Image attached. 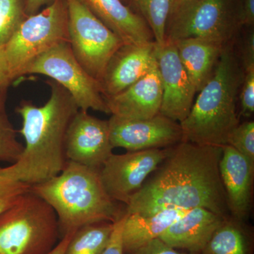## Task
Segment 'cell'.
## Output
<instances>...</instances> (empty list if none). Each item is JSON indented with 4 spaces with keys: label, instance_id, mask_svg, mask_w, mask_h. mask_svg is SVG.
<instances>
[{
    "label": "cell",
    "instance_id": "obj_1",
    "mask_svg": "<svg viewBox=\"0 0 254 254\" xmlns=\"http://www.w3.org/2000/svg\"><path fill=\"white\" fill-rule=\"evenodd\" d=\"M222 147L182 141L169 148L154 175L130 197L125 213L203 208L229 218L219 163Z\"/></svg>",
    "mask_w": 254,
    "mask_h": 254
},
{
    "label": "cell",
    "instance_id": "obj_2",
    "mask_svg": "<svg viewBox=\"0 0 254 254\" xmlns=\"http://www.w3.org/2000/svg\"><path fill=\"white\" fill-rule=\"evenodd\" d=\"M50 98L42 106L23 100L16 111L22 120L18 133L24 138L21 156L11 164L18 180L38 185L59 175L68 161L65 138L70 122L78 111L71 95L61 85L48 79Z\"/></svg>",
    "mask_w": 254,
    "mask_h": 254
},
{
    "label": "cell",
    "instance_id": "obj_3",
    "mask_svg": "<svg viewBox=\"0 0 254 254\" xmlns=\"http://www.w3.org/2000/svg\"><path fill=\"white\" fill-rule=\"evenodd\" d=\"M235 39L224 46L211 77L180 123L182 141L222 147L240 123L237 105L245 71L237 58Z\"/></svg>",
    "mask_w": 254,
    "mask_h": 254
},
{
    "label": "cell",
    "instance_id": "obj_4",
    "mask_svg": "<svg viewBox=\"0 0 254 254\" xmlns=\"http://www.w3.org/2000/svg\"><path fill=\"white\" fill-rule=\"evenodd\" d=\"M31 190L55 210L61 239L85 225L116 222L125 213L105 190L100 170L69 160L59 175Z\"/></svg>",
    "mask_w": 254,
    "mask_h": 254
},
{
    "label": "cell",
    "instance_id": "obj_5",
    "mask_svg": "<svg viewBox=\"0 0 254 254\" xmlns=\"http://www.w3.org/2000/svg\"><path fill=\"white\" fill-rule=\"evenodd\" d=\"M60 240L55 210L31 190L0 213V254H48Z\"/></svg>",
    "mask_w": 254,
    "mask_h": 254
},
{
    "label": "cell",
    "instance_id": "obj_6",
    "mask_svg": "<svg viewBox=\"0 0 254 254\" xmlns=\"http://www.w3.org/2000/svg\"><path fill=\"white\" fill-rule=\"evenodd\" d=\"M68 43L66 0H54L44 9L27 16L4 45L13 79L23 76L25 68L43 53Z\"/></svg>",
    "mask_w": 254,
    "mask_h": 254
},
{
    "label": "cell",
    "instance_id": "obj_7",
    "mask_svg": "<svg viewBox=\"0 0 254 254\" xmlns=\"http://www.w3.org/2000/svg\"><path fill=\"white\" fill-rule=\"evenodd\" d=\"M66 1L71 51L87 72L100 83L112 57L125 44L81 0Z\"/></svg>",
    "mask_w": 254,
    "mask_h": 254
},
{
    "label": "cell",
    "instance_id": "obj_8",
    "mask_svg": "<svg viewBox=\"0 0 254 254\" xmlns=\"http://www.w3.org/2000/svg\"><path fill=\"white\" fill-rule=\"evenodd\" d=\"M243 27L241 0H200L168 23L166 41L199 38L225 46Z\"/></svg>",
    "mask_w": 254,
    "mask_h": 254
},
{
    "label": "cell",
    "instance_id": "obj_9",
    "mask_svg": "<svg viewBox=\"0 0 254 254\" xmlns=\"http://www.w3.org/2000/svg\"><path fill=\"white\" fill-rule=\"evenodd\" d=\"M40 74L59 83L83 111L110 114L101 84L80 64L69 43H63L43 53L25 68L23 76Z\"/></svg>",
    "mask_w": 254,
    "mask_h": 254
},
{
    "label": "cell",
    "instance_id": "obj_10",
    "mask_svg": "<svg viewBox=\"0 0 254 254\" xmlns=\"http://www.w3.org/2000/svg\"><path fill=\"white\" fill-rule=\"evenodd\" d=\"M168 153L169 148L113 153L100 170L102 183L110 198L127 205Z\"/></svg>",
    "mask_w": 254,
    "mask_h": 254
},
{
    "label": "cell",
    "instance_id": "obj_11",
    "mask_svg": "<svg viewBox=\"0 0 254 254\" xmlns=\"http://www.w3.org/2000/svg\"><path fill=\"white\" fill-rule=\"evenodd\" d=\"M113 148L128 151L166 148L183 141L181 125L159 113L151 118L129 120L112 115L108 120Z\"/></svg>",
    "mask_w": 254,
    "mask_h": 254
},
{
    "label": "cell",
    "instance_id": "obj_12",
    "mask_svg": "<svg viewBox=\"0 0 254 254\" xmlns=\"http://www.w3.org/2000/svg\"><path fill=\"white\" fill-rule=\"evenodd\" d=\"M108 120L78 110L68 125L65 138L67 160L100 170L113 154Z\"/></svg>",
    "mask_w": 254,
    "mask_h": 254
},
{
    "label": "cell",
    "instance_id": "obj_13",
    "mask_svg": "<svg viewBox=\"0 0 254 254\" xmlns=\"http://www.w3.org/2000/svg\"><path fill=\"white\" fill-rule=\"evenodd\" d=\"M156 57L163 91L160 113L180 123L190 113L196 90L173 42L166 41L163 46L158 45Z\"/></svg>",
    "mask_w": 254,
    "mask_h": 254
},
{
    "label": "cell",
    "instance_id": "obj_14",
    "mask_svg": "<svg viewBox=\"0 0 254 254\" xmlns=\"http://www.w3.org/2000/svg\"><path fill=\"white\" fill-rule=\"evenodd\" d=\"M157 47L153 41L142 45H123L117 50L100 82L105 99L125 91L156 64Z\"/></svg>",
    "mask_w": 254,
    "mask_h": 254
},
{
    "label": "cell",
    "instance_id": "obj_15",
    "mask_svg": "<svg viewBox=\"0 0 254 254\" xmlns=\"http://www.w3.org/2000/svg\"><path fill=\"white\" fill-rule=\"evenodd\" d=\"M163 93L157 63L125 91L105 100L112 115L129 120H144L160 113Z\"/></svg>",
    "mask_w": 254,
    "mask_h": 254
},
{
    "label": "cell",
    "instance_id": "obj_16",
    "mask_svg": "<svg viewBox=\"0 0 254 254\" xmlns=\"http://www.w3.org/2000/svg\"><path fill=\"white\" fill-rule=\"evenodd\" d=\"M219 170L229 212L232 218L242 221L250 210L254 163L230 145H225L222 146Z\"/></svg>",
    "mask_w": 254,
    "mask_h": 254
},
{
    "label": "cell",
    "instance_id": "obj_17",
    "mask_svg": "<svg viewBox=\"0 0 254 254\" xmlns=\"http://www.w3.org/2000/svg\"><path fill=\"white\" fill-rule=\"evenodd\" d=\"M225 218L205 208L190 209L174 222L160 239L176 250L199 254Z\"/></svg>",
    "mask_w": 254,
    "mask_h": 254
},
{
    "label": "cell",
    "instance_id": "obj_18",
    "mask_svg": "<svg viewBox=\"0 0 254 254\" xmlns=\"http://www.w3.org/2000/svg\"><path fill=\"white\" fill-rule=\"evenodd\" d=\"M81 1L124 44L142 45L155 41L145 20L124 4L121 0Z\"/></svg>",
    "mask_w": 254,
    "mask_h": 254
},
{
    "label": "cell",
    "instance_id": "obj_19",
    "mask_svg": "<svg viewBox=\"0 0 254 254\" xmlns=\"http://www.w3.org/2000/svg\"><path fill=\"white\" fill-rule=\"evenodd\" d=\"M190 210L165 209L151 213H125L122 240L124 252L128 253L160 236Z\"/></svg>",
    "mask_w": 254,
    "mask_h": 254
},
{
    "label": "cell",
    "instance_id": "obj_20",
    "mask_svg": "<svg viewBox=\"0 0 254 254\" xmlns=\"http://www.w3.org/2000/svg\"><path fill=\"white\" fill-rule=\"evenodd\" d=\"M171 42L198 93L211 77L225 46L199 38Z\"/></svg>",
    "mask_w": 254,
    "mask_h": 254
},
{
    "label": "cell",
    "instance_id": "obj_21",
    "mask_svg": "<svg viewBox=\"0 0 254 254\" xmlns=\"http://www.w3.org/2000/svg\"><path fill=\"white\" fill-rule=\"evenodd\" d=\"M199 254H253L252 235L240 220L225 218Z\"/></svg>",
    "mask_w": 254,
    "mask_h": 254
},
{
    "label": "cell",
    "instance_id": "obj_22",
    "mask_svg": "<svg viewBox=\"0 0 254 254\" xmlns=\"http://www.w3.org/2000/svg\"><path fill=\"white\" fill-rule=\"evenodd\" d=\"M114 222L90 224L73 234L64 254H102L113 233Z\"/></svg>",
    "mask_w": 254,
    "mask_h": 254
},
{
    "label": "cell",
    "instance_id": "obj_23",
    "mask_svg": "<svg viewBox=\"0 0 254 254\" xmlns=\"http://www.w3.org/2000/svg\"><path fill=\"white\" fill-rule=\"evenodd\" d=\"M140 16L151 30L154 41L163 46L166 41L169 16L175 0H132Z\"/></svg>",
    "mask_w": 254,
    "mask_h": 254
},
{
    "label": "cell",
    "instance_id": "obj_24",
    "mask_svg": "<svg viewBox=\"0 0 254 254\" xmlns=\"http://www.w3.org/2000/svg\"><path fill=\"white\" fill-rule=\"evenodd\" d=\"M6 99L7 92L0 93V162L13 164L21 156L23 145L18 141L17 131L10 121Z\"/></svg>",
    "mask_w": 254,
    "mask_h": 254
},
{
    "label": "cell",
    "instance_id": "obj_25",
    "mask_svg": "<svg viewBox=\"0 0 254 254\" xmlns=\"http://www.w3.org/2000/svg\"><path fill=\"white\" fill-rule=\"evenodd\" d=\"M25 4L26 0H0V46L7 43L27 17Z\"/></svg>",
    "mask_w": 254,
    "mask_h": 254
},
{
    "label": "cell",
    "instance_id": "obj_26",
    "mask_svg": "<svg viewBox=\"0 0 254 254\" xmlns=\"http://www.w3.org/2000/svg\"><path fill=\"white\" fill-rule=\"evenodd\" d=\"M30 190L31 185L18 180L10 165L0 168V213L14 204Z\"/></svg>",
    "mask_w": 254,
    "mask_h": 254
},
{
    "label": "cell",
    "instance_id": "obj_27",
    "mask_svg": "<svg viewBox=\"0 0 254 254\" xmlns=\"http://www.w3.org/2000/svg\"><path fill=\"white\" fill-rule=\"evenodd\" d=\"M227 145L235 148L241 154L254 163V122L240 123L231 132Z\"/></svg>",
    "mask_w": 254,
    "mask_h": 254
},
{
    "label": "cell",
    "instance_id": "obj_28",
    "mask_svg": "<svg viewBox=\"0 0 254 254\" xmlns=\"http://www.w3.org/2000/svg\"><path fill=\"white\" fill-rule=\"evenodd\" d=\"M235 39V48L244 71L254 68V26H244Z\"/></svg>",
    "mask_w": 254,
    "mask_h": 254
},
{
    "label": "cell",
    "instance_id": "obj_29",
    "mask_svg": "<svg viewBox=\"0 0 254 254\" xmlns=\"http://www.w3.org/2000/svg\"><path fill=\"white\" fill-rule=\"evenodd\" d=\"M238 100L240 102L241 115L250 118L254 113V68L245 71Z\"/></svg>",
    "mask_w": 254,
    "mask_h": 254
},
{
    "label": "cell",
    "instance_id": "obj_30",
    "mask_svg": "<svg viewBox=\"0 0 254 254\" xmlns=\"http://www.w3.org/2000/svg\"><path fill=\"white\" fill-rule=\"evenodd\" d=\"M125 254H195L188 252H179L160 238L150 241L136 250Z\"/></svg>",
    "mask_w": 254,
    "mask_h": 254
},
{
    "label": "cell",
    "instance_id": "obj_31",
    "mask_svg": "<svg viewBox=\"0 0 254 254\" xmlns=\"http://www.w3.org/2000/svg\"><path fill=\"white\" fill-rule=\"evenodd\" d=\"M125 219V214L124 213L121 218L114 222L113 231L109 243L102 254H125L122 240V232Z\"/></svg>",
    "mask_w": 254,
    "mask_h": 254
},
{
    "label": "cell",
    "instance_id": "obj_32",
    "mask_svg": "<svg viewBox=\"0 0 254 254\" xmlns=\"http://www.w3.org/2000/svg\"><path fill=\"white\" fill-rule=\"evenodd\" d=\"M14 81L6 61L4 46H0V93L7 92Z\"/></svg>",
    "mask_w": 254,
    "mask_h": 254
},
{
    "label": "cell",
    "instance_id": "obj_33",
    "mask_svg": "<svg viewBox=\"0 0 254 254\" xmlns=\"http://www.w3.org/2000/svg\"><path fill=\"white\" fill-rule=\"evenodd\" d=\"M244 26H254V0H241Z\"/></svg>",
    "mask_w": 254,
    "mask_h": 254
},
{
    "label": "cell",
    "instance_id": "obj_34",
    "mask_svg": "<svg viewBox=\"0 0 254 254\" xmlns=\"http://www.w3.org/2000/svg\"><path fill=\"white\" fill-rule=\"evenodd\" d=\"M199 1L200 0H175L171 13L169 16L168 23L180 14H183L187 10Z\"/></svg>",
    "mask_w": 254,
    "mask_h": 254
},
{
    "label": "cell",
    "instance_id": "obj_35",
    "mask_svg": "<svg viewBox=\"0 0 254 254\" xmlns=\"http://www.w3.org/2000/svg\"><path fill=\"white\" fill-rule=\"evenodd\" d=\"M54 0H26L25 12L26 16H29L40 11L43 6L51 4Z\"/></svg>",
    "mask_w": 254,
    "mask_h": 254
},
{
    "label": "cell",
    "instance_id": "obj_36",
    "mask_svg": "<svg viewBox=\"0 0 254 254\" xmlns=\"http://www.w3.org/2000/svg\"><path fill=\"white\" fill-rule=\"evenodd\" d=\"M73 233H74V232H73ZM73 233L68 234V235L64 236L63 238L60 240V242H58V245L55 246V248L48 254H64L65 250H66V247H67L68 242H69L70 239H71Z\"/></svg>",
    "mask_w": 254,
    "mask_h": 254
}]
</instances>
